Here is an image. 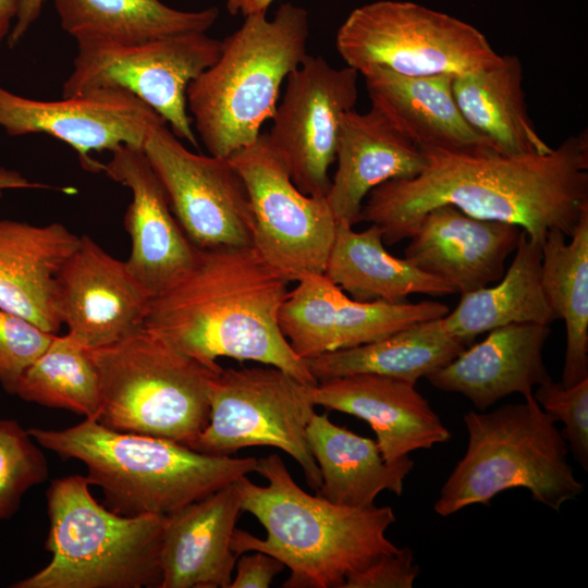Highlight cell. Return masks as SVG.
I'll return each mask as SVG.
<instances>
[{
  "instance_id": "25",
  "label": "cell",
  "mask_w": 588,
  "mask_h": 588,
  "mask_svg": "<svg viewBox=\"0 0 588 588\" xmlns=\"http://www.w3.org/2000/svg\"><path fill=\"white\" fill-rule=\"evenodd\" d=\"M359 74L371 106L421 150L497 152L463 118L453 95V76H405L380 66Z\"/></svg>"
},
{
  "instance_id": "8",
  "label": "cell",
  "mask_w": 588,
  "mask_h": 588,
  "mask_svg": "<svg viewBox=\"0 0 588 588\" xmlns=\"http://www.w3.org/2000/svg\"><path fill=\"white\" fill-rule=\"evenodd\" d=\"M89 354L103 426L187 444L208 425L211 385L222 367L201 364L145 327Z\"/></svg>"
},
{
  "instance_id": "6",
  "label": "cell",
  "mask_w": 588,
  "mask_h": 588,
  "mask_svg": "<svg viewBox=\"0 0 588 588\" xmlns=\"http://www.w3.org/2000/svg\"><path fill=\"white\" fill-rule=\"evenodd\" d=\"M468 443L433 504L443 517L475 504L489 505L502 491L524 488L553 511L575 500L584 485L567 460L568 445L534 395L523 403L463 417Z\"/></svg>"
},
{
  "instance_id": "27",
  "label": "cell",
  "mask_w": 588,
  "mask_h": 588,
  "mask_svg": "<svg viewBox=\"0 0 588 588\" xmlns=\"http://www.w3.org/2000/svg\"><path fill=\"white\" fill-rule=\"evenodd\" d=\"M518 57L453 78V95L468 125L504 156L543 155L550 147L527 112Z\"/></svg>"
},
{
  "instance_id": "36",
  "label": "cell",
  "mask_w": 588,
  "mask_h": 588,
  "mask_svg": "<svg viewBox=\"0 0 588 588\" xmlns=\"http://www.w3.org/2000/svg\"><path fill=\"white\" fill-rule=\"evenodd\" d=\"M56 334L0 309V384L15 394L24 371L47 350Z\"/></svg>"
},
{
  "instance_id": "12",
  "label": "cell",
  "mask_w": 588,
  "mask_h": 588,
  "mask_svg": "<svg viewBox=\"0 0 588 588\" xmlns=\"http://www.w3.org/2000/svg\"><path fill=\"white\" fill-rule=\"evenodd\" d=\"M253 216V247L290 283L324 271L336 220L326 197L302 193L268 133L229 157Z\"/></svg>"
},
{
  "instance_id": "9",
  "label": "cell",
  "mask_w": 588,
  "mask_h": 588,
  "mask_svg": "<svg viewBox=\"0 0 588 588\" xmlns=\"http://www.w3.org/2000/svg\"><path fill=\"white\" fill-rule=\"evenodd\" d=\"M335 46L358 73L380 66L405 76L455 77L501 60L475 26L409 1L356 8L338 29Z\"/></svg>"
},
{
  "instance_id": "37",
  "label": "cell",
  "mask_w": 588,
  "mask_h": 588,
  "mask_svg": "<svg viewBox=\"0 0 588 588\" xmlns=\"http://www.w3.org/2000/svg\"><path fill=\"white\" fill-rule=\"evenodd\" d=\"M419 573L413 550L404 547L381 554L365 567L351 573L342 588H412Z\"/></svg>"
},
{
  "instance_id": "15",
  "label": "cell",
  "mask_w": 588,
  "mask_h": 588,
  "mask_svg": "<svg viewBox=\"0 0 588 588\" xmlns=\"http://www.w3.org/2000/svg\"><path fill=\"white\" fill-rule=\"evenodd\" d=\"M162 123L166 121L151 108L120 88L37 100L0 86V127L11 136L46 134L60 139L90 172L102 171L93 152H111L123 145L143 148L149 131Z\"/></svg>"
},
{
  "instance_id": "5",
  "label": "cell",
  "mask_w": 588,
  "mask_h": 588,
  "mask_svg": "<svg viewBox=\"0 0 588 588\" xmlns=\"http://www.w3.org/2000/svg\"><path fill=\"white\" fill-rule=\"evenodd\" d=\"M308 12L291 2L245 16L217 61L186 90L188 113L209 155L229 158L272 119L282 83L307 54Z\"/></svg>"
},
{
  "instance_id": "38",
  "label": "cell",
  "mask_w": 588,
  "mask_h": 588,
  "mask_svg": "<svg viewBox=\"0 0 588 588\" xmlns=\"http://www.w3.org/2000/svg\"><path fill=\"white\" fill-rule=\"evenodd\" d=\"M235 567L236 575L229 588H269L285 565L268 553L254 551L238 555Z\"/></svg>"
},
{
  "instance_id": "4",
  "label": "cell",
  "mask_w": 588,
  "mask_h": 588,
  "mask_svg": "<svg viewBox=\"0 0 588 588\" xmlns=\"http://www.w3.org/2000/svg\"><path fill=\"white\" fill-rule=\"evenodd\" d=\"M40 446L87 467L105 506L123 516L168 515L255 473L257 458L209 455L180 442L121 432L93 418L62 430L29 428Z\"/></svg>"
},
{
  "instance_id": "14",
  "label": "cell",
  "mask_w": 588,
  "mask_h": 588,
  "mask_svg": "<svg viewBox=\"0 0 588 588\" xmlns=\"http://www.w3.org/2000/svg\"><path fill=\"white\" fill-rule=\"evenodd\" d=\"M358 76L348 65L336 69L321 56L307 53L286 77L268 136L284 157L293 183L306 195L328 194L342 118L357 102Z\"/></svg>"
},
{
  "instance_id": "30",
  "label": "cell",
  "mask_w": 588,
  "mask_h": 588,
  "mask_svg": "<svg viewBox=\"0 0 588 588\" xmlns=\"http://www.w3.org/2000/svg\"><path fill=\"white\" fill-rule=\"evenodd\" d=\"M514 258L494 286L462 294L456 308L443 317L445 329L464 343L478 334L511 323L550 326L556 316L541 281V244L523 230Z\"/></svg>"
},
{
  "instance_id": "23",
  "label": "cell",
  "mask_w": 588,
  "mask_h": 588,
  "mask_svg": "<svg viewBox=\"0 0 588 588\" xmlns=\"http://www.w3.org/2000/svg\"><path fill=\"white\" fill-rule=\"evenodd\" d=\"M242 512L234 482L166 515L160 588H229L238 558L231 540Z\"/></svg>"
},
{
  "instance_id": "42",
  "label": "cell",
  "mask_w": 588,
  "mask_h": 588,
  "mask_svg": "<svg viewBox=\"0 0 588 588\" xmlns=\"http://www.w3.org/2000/svg\"><path fill=\"white\" fill-rule=\"evenodd\" d=\"M20 0H0V42L8 37L15 21Z\"/></svg>"
},
{
  "instance_id": "24",
  "label": "cell",
  "mask_w": 588,
  "mask_h": 588,
  "mask_svg": "<svg viewBox=\"0 0 588 588\" xmlns=\"http://www.w3.org/2000/svg\"><path fill=\"white\" fill-rule=\"evenodd\" d=\"M79 242L59 222L0 220V309L57 334L58 275Z\"/></svg>"
},
{
  "instance_id": "26",
  "label": "cell",
  "mask_w": 588,
  "mask_h": 588,
  "mask_svg": "<svg viewBox=\"0 0 588 588\" xmlns=\"http://www.w3.org/2000/svg\"><path fill=\"white\" fill-rule=\"evenodd\" d=\"M306 437L321 474L318 495L352 507L375 504L385 490L402 495L414 467L408 455L387 462L376 440L333 424L327 413L313 415Z\"/></svg>"
},
{
  "instance_id": "1",
  "label": "cell",
  "mask_w": 588,
  "mask_h": 588,
  "mask_svg": "<svg viewBox=\"0 0 588 588\" xmlns=\"http://www.w3.org/2000/svg\"><path fill=\"white\" fill-rule=\"evenodd\" d=\"M422 151L427 166L418 175L384 182L364 201L360 221L378 225L388 245L409 238L441 205L515 224L539 244L554 230L569 237L588 210L587 130L543 155Z\"/></svg>"
},
{
  "instance_id": "34",
  "label": "cell",
  "mask_w": 588,
  "mask_h": 588,
  "mask_svg": "<svg viewBox=\"0 0 588 588\" xmlns=\"http://www.w3.org/2000/svg\"><path fill=\"white\" fill-rule=\"evenodd\" d=\"M48 477L45 455L15 419L0 420V522L20 507L23 495Z\"/></svg>"
},
{
  "instance_id": "40",
  "label": "cell",
  "mask_w": 588,
  "mask_h": 588,
  "mask_svg": "<svg viewBox=\"0 0 588 588\" xmlns=\"http://www.w3.org/2000/svg\"><path fill=\"white\" fill-rule=\"evenodd\" d=\"M22 188H44L49 189L52 187L47 184L32 182L23 176L20 172L14 170H9L5 168H0V198L2 196L3 189H22Z\"/></svg>"
},
{
  "instance_id": "18",
  "label": "cell",
  "mask_w": 588,
  "mask_h": 588,
  "mask_svg": "<svg viewBox=\"0 0 588 588\" xmlns=\"http://www.w3.org/2000/svg\"><path fill=\"white\" fill-rule=\"evenodd\" d=\"M101 172L132 193L124 216L132 245L125 265L152 298L187 273L194 264L196 247L173 216L143 148L118 147L111 151L110 160L102 163Z\"/></svg>"
},
{
  "instance_id": "7",
  "label": "cell",
  "mask_w": 588,
  "mask_h": 588,
  "mask_svg": "<svg viewBox=\"0 0 588 588\" xmlns=\"http://www.w3.org/2000/svg\"><path fill=\"white\" fill-rule=\"evenodd\" d=\"M89 486L79 475L51 482V561L13 588H160L166 515H119L99 504Z\"/></svg>"
},
{
  "instance_id": "10",
  "label": "cell",
  "mask_w": 588,
  "mask_h": 588,
  "mask_svg": "<svg viewBox=\"0 0 588 588\" xmlns=\"http://www.w3.org/2000/svg\"><path fill=\"white\" fill-rule=\"evenodd\" d=\"M306 389L273 366L222 368L211 385L209 422L185 445L219 456L249 446L280 449L298 463L317 492L322 479L306 437L316 412Z\"/></svg>"
},
{
  "instance_id": "31",
  "label": "cell",
  "mask_w": 588,
  "mask_h": 588,
  "mask_svg": "<svg viewBox=\"0 0 588 588\" xmlns=\"http://www.w3.org/2000/svg\"><path fill=\"white\" fill-rule=\"evenodd\" d=\"M52 1L62 29L76 40L137 44L183 33H206L219 16L216 7L182 11L160 0Z\"/></svg>"
},
{
  "instance_id": "19",
  "label": "cell",
  "mask_w": 588,
  "mask_h": 588,
  "mask_svg": "<svg viewBox=\"0 0 588 588\" xmlns=\"http://www.w3.org/2000/svg\"><path fill=\"white\" fill-rule=\"evenodd\" d=\"M415 385L397 378L355 373L307 385L306 391L315 406L367 421L383 458L393 462L452 437Z\"/></svg>"
},
{
  "instance_id": "3",
  "label": "cell",
  "mask_w": 588,
  "mask_h": 588,
  "mask_svg": "<svg viewBox=\"0 0 588 588\" xmlns=\"http://www.w3.org/2000/svg\"><path fill=\"white\" fill-rule=\"evenodd\" d=\"M259 486L247 476L235 481L242 511L264 526L265 539L235 528L231 547L241 555L261 551L291 574L284 588H342L346 577L381 554L399 549L387 536L396 520L391 506H343L304 491L277 453L257 458Z\"/></svg>"
},
{
  "instance_id": "11",
  "label": "cell",
  "mask_w": 588,
  "mask_h": 588,
  "mask_svg": "<svg viewBox=\"0 0 588 588\" xmlns=\"http://www.w3.org/2000/svg\"><path fill=\"white\" fill-rule=\"evenodd\" d=\"M73 70L62 86V97L99 88L123 89L151 108L180 139L198 147L187 110L192 81L212 65L222 40L192 32L137 44L79 39Z\"/></svg>"
},
{
  "instance_id": "21",
  "label": "cell",
  "mask_w": 588,
  "mask_h": 588,
  "mask_svg": "<svg viewBox=\"0 0 588 588\" xmlns=\"http://www.w3.org/2000/svg\"><path fill=\"white\" fill-rule=\"evenodd\" d=\"M338 162L326 196L336 222L354 225L368 194L384 182L418 175L425 152L405 137L376 107L347 111L341 122Z\"/></svg>"
},
{
  "instance_id": "35",
  "label": "cell",
  "mask_w": 588,
  "mask_h": 588,
  "mask_svg": "<svg viewBox=\"0 0 588 588\" xmlns=\"http://www.w3.org/2000/svg\"><path fill=\"white\" fill-rule=\"evenodd\" d=\"M554 421H562L563 437L580 467L588 470V378L565 387L552 379L538 385L532 394Z\"/></svg>"
},
{
  "instance_id": "33",
  "label": "cell",
  "mask_w": 588,
  "mask_h": 588,
  "mask_svg": "<svg viewBox=\"0 0 588 588\" xmlns=\"http://www.w3.org/2000/svg\"><path fill=\"white\" fill-rule=\"evenodd\" d=\"M15 394L27 402L98 418L100 388L89 350L69 333L54 335L24 371Z\"/></svg>"
},
{
  "instance_id": "16",
  "label": "cell",
  "mask_w": 588,
  "mask_h": 588,
  "mask_svg": "<svg viewBox=\"0 0 588 588\" xmlns=\"http://www.w3.org/2000/svg\"><path fill=\"white\" fill-rule=\"evenodd\" d=\"M449 311L445 304L432 301H356L321 273L299 279L289 291L279 324L292 350L305 359L370 343Z\"/></svg>"
},
{
  "instance_id": "28",
  "label": "cell",
  "mask_w": 588,
  "mask_h": 588,
  "mask_svg": "<svg viewBox=\"0 0 588 588\" xmlns=\"http://www.w3.org/2000/svg\"><path fill=\"white\" fill-rule=\"evenodd\" d=\"M323 274L360 302L402 303L412 294L456 293L448 282L419 270L405 257L391 255L381 229L373 223L356 232L352 225L336 222Z\"/></svg>"
},
{
  "instance_id": "13",
  "label": "cell",
  "mask_w": 588,
  "mask_h": 588,
  "mask_svg": "<svg viewBox=\"0 0 588 588\" xmlns=\"http://www.w3.org/2000/svg\"><path fill=\"white\" fill-rule=\"evenodd\" d=\"M143 150L196 248L253 246L247 192L229 158L188 150L166 123L149 131Z\"/></svg>"
},
{
  "instance_id": "22",
  "label": "cell",
  "mask_w": 588,
  "mask_h": 588,
  "mask_svg": "<svg viewBox=\"0 0 588 588\" xmlns=\"http://www.w3.org/2000/svg\"><path fill=\"white\" fill-rule=\"evenodd\" d=\"M550 332V326L532 322L495 328L426 379L441 391L464 395L479 411L514 393L525 397L552 379L543 360Z\"/></svg>"
},
{
  "instance_id": "41",
  "label": "cell",
  "mask_w": 588,
  "mask_h": 588,
  "mask_svg": "<svg viewBox=\"0 0 588 588\" xmlns=\"http://www.w3.org/2000/svg\"><path fill=\"white\" fill-rule=\"evenodd\" d=\"M274 0H225L231 15L241 14L244 17L254 13L267 12Z\"/></svg>"
},
{
  "instance_id": "17",
  "label": "cell",
  "mask_w": 588,
  "mask_h": 588,
  "mask_svg": "<svg viewBox=\"0 0 588 588\" xmlns=\"http://www.w3.org/2000/svg\"><path fill=\"white\" fill-rule=\"evenodd\" d=\"M148 293L121 261L87 235L58 275V305L68 333L88 350L144 327Z\"/></svg>"
},
{
  "instance_id": "20",
  "label": "cell",
  "mask_w": 588,
  "mask_h": 588,
  "mask_svg": "<svg viewBox=\"0 0 588 588\" xmlns=\"http://www.w3.org/2000/svg\"><path fill=\"white\" fill-rule=\"evenodd\" d=\"M522 229L471 217L452 205L429 210L418 222L405 258L419 270L465 294L498 282L516 249Z\"/></svg>"
},
{
  "instance_id": "2",
  "label": "cell",
  "mask_w": 588,
  "mask_h": 588,
  "mask_svg": "<svg viewBox=\"0 0 588 588\" xmlns=\"http://www.w3.org/2000/svg\"><path fill=\"white\" fill-rule=\"evenodd\" d=\"M289 284L253 246L196 248L187 273L150 298L144 327L208 367L250 360L314 385L279 324Z\"/></svg>"
},
{
  "instance_id": "39",
  "label": "cell",
  "mask_w": 588,
  "mask_h": 588,
  "mask_svg": "<svg viewBox=\"0 0 588 588\" xmlns=\"http://www.w3.org/2000/svg\"><path fill=\"white\" fill-rule=\"evenodd\" d=\"M46 0H20L19 10L11 32L8 36V44L12 48L19 44L30 26L41 13Z\"/></svg>"
},
{
  "instance_id": "29",
  "label": "cell",
  "mask_w": 588,
  "mask_h": 588,
  "mask_svg": "<svg viewBox=\"0 0 588 588\" xmlns=\"http://www.w3.org/2000/svg\"><path fill=\"white\" fill-rule=\"evenodd\" d=\"M443 317L414 323L380 340L323 353L304 362L317 382L355 373H375L416 384L465 350Z\"/></svg>"
},
{
  "instance_id": "32",
  "label": "cell",
  "mask_w": 588,
  "mask_h": 588,
  "mask_svg": "<svg viewBox=\"0 0 588 588\" xmlns=\"http://www.w3.org/2000/svg\"><path fill=\"white\" fill-rule=\"evenodd\" d=\"M551 231L541 244V281L550 307L565 323L566 346L561 383L588 378V210L569 242Z\"/></svg>"
}]
</instances>
